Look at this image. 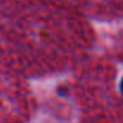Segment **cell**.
I'll return each mask as SVG.
<instances>
[{
    "label": "cell",
    "instance_id": "cell-1",
    "mask_svg": "<svg viewBox=\"0 0 123 123\" xmlns=\"http://www.w3.org/2000/svg\"><path fill=\"white\" fill-rule=\"evenodd\" d=\"M121 92H122V94H123V79H122V81H121Z\"/></svg>",
    "mask_w": 123,
    "mask_h": 123
}]
</instances>
